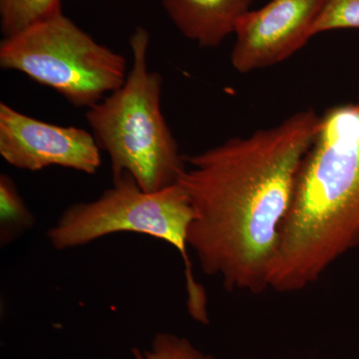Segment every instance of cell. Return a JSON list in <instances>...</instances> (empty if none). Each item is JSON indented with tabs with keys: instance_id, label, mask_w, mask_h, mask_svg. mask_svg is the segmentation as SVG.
I'll return each instance as SVG.
<instances>
[{
	"instance_id": "obj_11",
	"label": "cell",
	"mask_w": 359,
	"mask_h": 359,
	"mask_svg": "<svg viewBox=\"0 0 359 359\" xmlns=\"http://www.w3.org/2000/svg\"><path fill=\"white\" fill-rule=\"evenodd\" d=\"M359 29V0H327L313 35L337 29Z\"/></svg>"
},
{
	"instance_id": "obj_13",
	"label": "cell",
	"mask_w": 359,
	"mask_h": 359,
	"mask_svg": "<svg viewBox=\"0 0 359 359\" xmlns=\"http://www.w3.org/2000/svg\"><path fill=\"white\" fill-rule=\"evenodd\" d=\"M205 359H216V358H212V356H205Z\"/></svg>"
},
{
	"instance_id": "obj_4",
	"label": "cell",
	"mask_w": 359,
	"mask_h": 359,
	"mask_svg": "<svg viewBox=\"0 0 359 359\" xmlns=\"http://www.w3.org/2000/svg\"><path fill=\"white\" fill-rule=\"evenodd\" d=\"M113 180L112 188L98 199L76 203L62 212L47 231L52 247L73 249L117 233H143L164 241L183 257L188 313L208 325L207 294L194 276L188 254L194 211L185 190L176 183L159 192H146L128 174Z\"/></svg>"
},
{
	"instance_id": "obj_6",
	"label": "cell",
	"mask_w": 359,
	"mask_h": 359,
	"mask_svg": "<svg viewBox=\"0 0 359 359\" xmlns=\"http://www.w3.org/2000/svg\"><path fill=\"white\" fill-rule=\"evenodd\" d=\"M100 152L87 130L41 121L0 103V155L16 169L55 166L94 175L101 167Z\"/></svg>"
},
{
	"instance_id": "obj_2",
	"label": "cell",
	"mask_w": 359,
	"mask_h": 359,
	"mask_svg": "<svg viewBox=\"0 0 359 359\" xmlns=\"http://www.w3.org/2000/svg\"><path fill=\"white\" fill-rule=\"evenodd\" d=\"M358 247L359 102L320 116L280 230L269 289L301 292Z\"/></svg>"
},
{
	"instance_id": "obj_1",
	"label": "cell",
	"mask_w": 359,
	"mask_h": 359,
	"mask_svg": "<svg viewBox=\"0 0 359 359\" xmlns=\"http://www.w3.org/2000/svg\"><path fill=\"white\" fill-rule=\"evenodd\" d=\"M318 122L316 111H297L275 126L185 156L178 184L194 211L189 249L229 292L269 289L280 230Z\"/></svg>"
},
{
	"instance_id": "obj_12",
	"label": "cell",
	"mask_w": 359,
	"mask_h": 359,
	"mask_svg": "<svg viewBox=\"0 0 359 359\" xmlns=\"http://www.w3.org/2000/svg\"><path fill=\"white\" fill-rule=\"evenodd\" d=\"M134 359H205L200 351L189 341L176 335L159 334L153 339L149 351L133 349Z\"/></svg>"
},
{
	"instance_id": "obj_9",
	"label": "cell",
	"mask_w": 359,
	"mask_h": 359,
	"mask_svg": "<svg viewBox=\"0 0 359 359\" xmlns=\"http://www.w3.org/2000/svg\"><path fill=\"white\" fill-rule=\"evenodd\" d=\"M62 13V0H0V28L4 37Z\"/></svg>"
},
{
	"instance_id": "obj_7",
	"label": "cell",
	"mask_w": 359,
	"mask_h": 359,
	"mask_svg": "<svg viewBox=\"0 0 359 359\" xmlns=\"http://www.w3.org/2000/svg\"><path fill=\"white\" fill-rule=\"evenodd\" d=\"M327 0H271L238 21L231 65L242 74L266 69L292 57L313 39Z\"/></svg>"
},
{
	"instance_id": "obj_8",
	"label": "cell",
	"mask_w": 359,
	"mask_h": 359,
	"mask_svg": "<svg viewBox=\"0 0 359 359\" xmlns=\"http://www.w3.org/2000/svg\"><path fill=\"white\" fill-rule=\"evenodd\" d=\"M254 0H161L168 18L187 39L216 48L235 33Z\"/></svg>"
},
{
	"instance_id": "obj_5",
	"label": "cell",
	"mask_w": 359,
	"mask_h": 359,
	"mask_svg": "<svg viewBox=\"0 0 359 359\" xmlns=\"http://www.w3.org/2000/svg\"><path fill=\"white\" fill-rule=\"evenodd\" d=\"M0 66L86 109L119 88L129 71L122 54L97 42L63 13L4 37Z\"/></svg>"
},
{
	"instance_id": "obj_3",
	"label": "cell",
	"mask_w": 359,
	"mask_h": 359,
	"mask_svg": "<svg viewBox=\"0 0 359 359\" xmlns=\"http://www.w3.org/2000/svg\"><path fill=\"white\" fill-rule=\"evenodd\" d=\"M150 33L137 27L129 39L132 66L124 83L85 113L113 179L128 174L146 192L178 183L185 156L161 108L163 79L148 65Z\"/></svg>"
},
{
	"instance_id": "obj_10",
	"label": "cell",
	"mask_w": 359,
	"mask_h": 359,
	"mask_svg": "<svg viewBox=\"0 0 359 359\" xmlns=\"http://www.w3.org/2000/svg\"><path fill=\"white\" fill-rule=\"evenodd\" d=\"M34 223L13 180L6 174L0 176V240L8 244Z\"/></svg>"
}]
</instances>
